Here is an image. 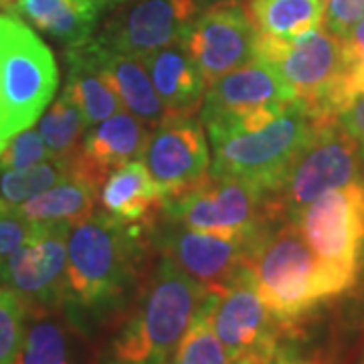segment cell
<instances>
[{
    "mask_svg": "<svg viewBox=\"0 0 364 364\" xmlns=\"http://www.w3.org/2000/svg\"><path fill=\"white\" fill-rule=\"evenodd\" d=\"M2 148H4V142H0V152H2Z\"/></svg>",
    "mask_w": 364,
    "mask_h": 364,
    "instance_id": "cell-40",
    "label": "cell"
},
{
    "mask_svg": "<svg viewBox=\"0 0 364 364\" xmlns=\"http://www.w3.org/2000/svg\"><path fill=\"white\" fill-rule=\"evenodd\" d=\"M142 63L168 117H188L203 105L207 81L181 43L158 49Z\"/></svg>",
    "mask_w": 364,
    "mask_h": 364,
    "instance_id": "cell-18",
    "label": "cell"
},
{
    "mask_svg": "<svg viewBox=\"0 0 364 364\" xmlns=\"http://www.w3.org/2000/svg\"><path fill=\"white\" fill-rule=\"evenodd\" d=\"M144 164L166 203L207 181L210 156L203 124L193 116L164 119L148 140Z\"/></svg>",
    "mask_w": 364,
    "mask_h": 364,
    "instance_id": "cell-13",
    "label": "cell"
},
{
    "mask_svg": "<svg viewBox=\"0 0 364 364\" xmlns=\"http://www.w3.org/2000/svg\"><path fill=\"white\" fill-rule=\"evenodd\" d=\"M358 154V146L338 119L322 122L312 142L273 193L272 203H267L269 215H286L294 221L320 196L356 181L360 168Z\"/></svg>",
    "mask_w": 364,
    "mask_h": 364,
    "instance_id": "cell-8",
    "label": "cell"
},
{
    "mask_svg": "<svg viewBox=\"0 0 364 364\" xmlns=\"http://www.w3.org/2000/svg\"><path fill=\"white\" fill-rule=\"evenodd\" d=\"M338 122L340 126L350 134L360 154H364V93L352 100L348 107L338 116Z\"/></svg>",
    "mask_w": 364,
    "mask_h": 364,
    "instance_id": "cell-34",
    "label": "cell"
},
{
    "mask_svg": "<svg viewBox=\"0 0 364 364\" xmlns=\"http://www.w3.org/2000/svg\"><path fill=\"white\" fill-rule=\"evenodd\" d=\"M93 41L97 45L107 77L122 100V105L138 117L144 126L158 128L166 119V112H164V105L152 85V79L148 75L142 59L112 49L100 39Z\"/></svg>",
    "mask_w": 364,
    "mask_h": 364,
    "instance_id": "cell-22",
    "label": "cell"
},
{
    "mask_svg": "<svg viewBox=\"0 0 364 364\" xmlns=\"http://www.w3.org/2000/svg\"><path fill=\"white\" fill-rule=\"evenodd\" d=\"M69 229L67 223H37L33 235L2 261L0 282L26 304L41 308L63 304Z\"/></svg>",
    "mask_w": 364,
    "mask_h": 364,
    "instance_id": "cell-11",
    "label": "cell"
},
{
    "mask_svg": "<svg viewBox=\"0 0 364 364\" xmlns=\"http://www.w3.org/2000/svg\"><path fill=\"white\" fill-rule=\"evenodd\" d=\"M363 16L364 0H326L322 28L338 39H346Z\"/></svg>",
    "mask_w": 364,
    "mask_h": 364,
    "instance_id": "cell-33",
    "label": "cell"
},
{
    "mask_svg": "<svg viewBox=\"0 0 364 364\" xmlns=\"http://www.w3.org/2000/svg\"><path fill=\"white\" fill-rule=\"evenodd\" d=\"M200 11L196 0H136L109 21L97 39L112 49L144 59L181 43Z\"/></svg>",
    "mask_w": 364,
    "mask_h": 364,
    "instance_id": "cell-14",
    "label": "cell"
},
{
    "mask_svg": "<svg viewBox=\"0 0 364 364\" xmlns=\"http://www.w3.org/2000/svg\"><path fill=\"white\" fill-rule=\"evenodd\" d=\"M219 291L221 287L208 289L207 298L198 306L174 352V364H229V354L213 324V310Z\"/></svg>",
    "mask_w": 364,
    "mask_h": 364,
    "instance_id": "cell-25",
    "label": "cell"
},
{
    "mask_svg": "<svg viewBox=\"0 0 364 364\" xmlns=\"http://www.w3.org/2000/svg\"><path fill=\"white\" fill-rule=\"evenodd\" d=\"M294 102L284 81L261 59H253L231 73L208 83L200 117L203 124L229 119L265 105H287Z\"/></svg>",
    "mask_w": 364,
    "mask_h": 364,
    "instance_id": "cell-16",
    "label": "cell"
},
{
    "mask_svg": "<svg viewBox=\"0 0 364 364\" xmlns=\"http://www.w3.org/2000/svg\"><path fill=\"white\" fill-rule=\"evenodd\" d=\"M263 193L235 176H215L166 203L172 223L193 231L253 241L272 217Z\"/></svg>",
    "mask_w": 364,
    "mask_h": 364,
    "instance_id": "cell-9",
    "label": "cell"
},
{
    "mask_svg": "<svg viewBox=\"0 0 364 364\" xmlns=\"http://www.w3.org/2000/svg\"><path fill=\"white\" fill-rule=\"evenodd\" d=\"M363 364H364V363H363Z\"/></svg>",
    "mask_w": 364,
    "mask_h": 364,
    "instance_id": "cell-42",
    "label": "cell"
},
{
    "mask_svg": "<svg viewBox=\"0 0 364 364\" xmlns=\"http://www.w3.org/2000/svg\"><path fill=\"white\" fill-rule=\"evenodd\" d=\"M208 287L164 257L136 312L117 332L102 364H166L176 352Z\"/></svg>",
    "mask_w": 364,
    "mask_h": 364,
    "instance_id": "cell-1",
    "label": "cell"
},
{
    "mask_svg": "<svg viewBox=\"0 0 364 364\" xmlns=\"http://www.w3.org/2000/svg\"><path fill=\"white\" fill-rule=\"evenodd\" d=\"M26 301L11 287H0V364H14L25 340Z\"/></svg>",
    "mask_w": 364,
    "mask_h": 364,
    "instance_id": "cell-29",
    "label": "cell"
},
{
    "mask_svg": "<svg viewBox=\"0 0 364 364\" xmlns=\"http://www.w3.org/2000/svg\"><path fill=\"white\" fill-rule=\"evenodd\" d=\"M100 186L90 178L71 172L49 191L23 203L18 210L33 223H75L87 219L95 210Z\"/></svg>",
    "mask_w": 364,
    "mask_h": 364,
    "instance_id": "cell-23",
    "label": "cell"
},
{
    "mask_svg": "<svg viewBox=\"0 0 364 364\" xmlns=\"http://www.w3.org/2000/svg\"><path fill=\"white\" fill-rule=\"evenodd\" d=\"M14 4H16V0H0V11L6 14H14Z\"/></svg>",
    "mask_w": 364,
    "mask_h": 364,
    "instance_id": "cell-37",
    "label": "cell"
},
{
    "mask_svg": "<svg viewBox=\"0 0 364 364\" xmlns=\"http://www.w3.org/2000/svg\"><path fill=\"white\" fill-rule=\"evenodd\" d=\"M65 91L79 105L87 124L95 126L117 114L124 105L107 77L95 41L90 39L67 49Z\"/></svg>",
    "mask_w": 364,
    "mask_h": 364,
    "instance_id": "cell-19",
    "label": "cell"
},
{
    "mask_svg": "<svg viewBox=\"0 0 364 364\" xmlns=\"http://www.w3.org/2000/svg\"><path fill=\"white\" fill-rule=\"evenodd\" d=\"M255 57L272 67L294 102L316 119H338L352 102L344 90L342 39L324 28L296 41L257 37Z\"/></svg>",
    "mask_w": 364,
    "mask_h": 364,
    "instance_id": "cell-5",
    "label": "cell"
},
{
    "mask_svg": "<svg viewBox=\"0 0 364 364\" xmlns=\"http://www.w3.org/2000/svg\"><path fill=\"white\" fill-rule=\"evenodd\" d=\"M148 140V126L130 112L119 109L114 116L91 126L83 136V144L71 160V172L102 186L112 170L144 158Z\"/></svg>",
    "mask_w": 364,
    "mask_h": 364,
    "instance_id": "cell-17",
    "label": "cell"
},
{
    "mask_svg": "<svg viewBox=\"0 0 364 364\" xmlns=\"http://www.w3.org/2000/svg\"><path fill=\"white\" fill-rule=\"evenodd\" d=\"M213 324L229 354V363L239 358L261 363L277 344L282 324L263 304L249 263L221 287L213 310Z\"/></svg>",
    "mask_w": 364,
    "mask_h": 364,
    "instance_id": "cell-10",
    "label": "cell"
},
{
    "mask_svg": "<svg viewBox=\"0 0 364 364\" xmlns=\"http://www.w3.org/2000/svg\"><path fill=\"white\" fill-rule=\"evenodd\" d=\"M257 28L241 4L203 9L188 26L182 45L208 83L255 59Z\"/></svg>",
    "mask_w": 364,
    "mask_h": 364,
    "instance_id": "cell-12",
    "label": "cell"
},
{
    "mask_svg": "<svg viewBox=\"0 0 364 364\" xmlns=\"http://www.w3.org/2000/svg\"><path fill=\"white\" fill-rule=\"evenodd\" d=\"M249 247L251 241L245 239L193 231L182 225L172 227L162 241L166 257L208 289L225 287L249 263Z\"/></svg>",
    "mask_w": 364,
    "mask_h": 364,
    "instance_id": "cell-15",
    "label": "cell"
},
{
    "mask_svg": "<svg viewBox=\"0 0 364 364\" xmlns=\"http://www.w3.org/2000/svg\"><path fill=\"white\" fill-rule=\"evenodd\" d=\"M259 364H314L308 356H304L299 352L298 346L289 344V342H279L273 346L272 352L261 360Z\"/></svg>",
    "mask_w": 364,
    "mask_h": 364,
    "instance_id": "cell-35",
    "label": "cell"
},
{
    "mask_svg": "<svg viewBox=\"0 0 364 364\" xmlns=\"http://www.w3.org/2000/svg\"><path fill=\"white\" fill-rule=\"evenodd\" d=\"M51 158V152L39 130L26 128L4 142V148L0 152V170L28 168Z\"/></svg>",
    "mask_w": 364,
    "mask_h": 364,
    "instance_id": "cell-30",
    "label": "cell"
},
{
    "mask_svg": "<svg viewBox=\"0 0 364 364\" xmlns=\"http://www.w3.org/2000/svg\"><path fill=\"white\" fill-rule=\"evenodd\" d=\"M200 4V9H208V6H219V4H241L243 0H196Z\"/></svg>",
    "mask_w": 364,
    "mask_h": 364,
    "instance_id": "cell-36",
    "label": "cell"
},
{
    "mask_svg": "<svg viewBox=\"0 0 364 364\" xmlns=\"http://www.w3.org/2000/svg\"><path fill=\"white\" fill-rule=\"evenodd\" d=\"M104 9L97 0H16L14 14L55 41L75 47L91 39Z\"/></svg>",
    "mask_w": 364,
    "mask_h": 364,
    "instance_id": "cell-21",
    "label": "cell"
},
{
    "mask_svg": "<svg viewBox=\"0 0 364 364\" xmlns=\"http://www.w3.org/2000/svg\"><path fill=\"white\" fill-rule=\"evenodd\" d=\"M35 227L37 223L28 221L18 207L0 203V265L33 235Z\"/></svg>",
    "mask_w": 364,
    "mask_h": 364,
    "instance_id": "cell-32",
    "label": "cell"
},
{
    "mask_svg": "<svg viewBox=\"0 0 364 364\" xmlns=\"http://www.w3.org/2000/svg\"><path fill=\"white\" fill-rule=\"evenodd\" d=\"M344 47V90L348 97L364 93V16L360 23L350 31L346 39H342Z\"/></svg>",
    "mask_w": 364,
    "mask_h": 364,
    "instance_id": "cell-31",
    "label": "cell"
},
{
    "mask_svg": "<svg viewBox=\"0 0 364 364\" xmlns=\"http://www.w3.org/2000/svg\"><path fill=\"white\" fill-rule=\"evenodd\" d=\"M57 85L49 47L14 14H0V142L31 128Z\"/></svg>",
    "mask_w": 364,
    "mask_h": 364,
    "instance_id": "cell-6",
    "label": "cell"
},
{
    "mask_svg": "<svg viewBox=\"0 0 364 364\" xmlns=\"http://www.w3.org/2000/svg\"><path fill=\"white\" fill-rule=\"evenodd\" d=\"M326 122V119H324ZM322 119L291 102L265 128L255 132H208L213 144L210 174L235 176L273 195L294 162L312 142Z\"/></svg>",
    "mask_w": 364,
    "mask_h": 364,
    "instance_id": "cell-4",
    "label": "cell"
},
{
    "mask_svg": "<svg viewBox=\"0 0 364 364\" xmlns=\"http://www.w3.org/2000/svg\"><path fill=\"white\" fill-rule=\"evenodd\" d=\"M14 364H73L67 332L53 320H37L25 332Z\"/></svg>",
    "mask_w": 364,
    "mask_h": 364,
    "instance_id": "cell-28",
    "label": "cell"
},
{
    "mask_svg": "<svg viewBox=\"0 0 364 364\" xmlns=\"http://www.w3.org/2000/svg\"><path fill=\"white\" fill-rule=\"evenodd\" d=\"M247 13L259 37L296 41L322 26V0H249Z\"/></svg>",
    "mask_w": 364,
    "mask_h": 364,
    "instance_id": "cell-24",
    "label": "cell"
},
{
    "mask_svg": "<svg viewBox=\"0 0 364 364\" xmlns=\"http://www.w3.org/2000/svg\"><path fill=\"white\" fill-rule=\"evenodd\" d=\"M249 265L263 304L282 326L314 312L344 291L308 247L298 225L263 227L249 247Z\"/></svg>",
    "mask_w": 364,
    "mask_h": 364,
    "instance_id": "cell-3",
    "label": "cell"
},
{
    "mask_svg": "<svg viewBox=\"0 0 364 364\" xmlns=\"http://www.w3.org/2000/svg\"><path fill=\"white\" fill-rule=\"evenodd\" d=\"M128 225L93 213L67 237L63 304L71 312L104 316L124 299L134 279V239Z\"/></svg>",
    "mask_w": 364,
    "mask_h": 364,
    "instance_id": "cell-2",
    "label": "cell"
},
{
    "mask_svg": "<svg viewBox=\"0 0 364 364\" xmlns=\"http://www.w3.org/2000/svg\"><path fill=\"white\" fill-rule=\"evenodd\" d=\"M322 2H326V0H322Z\"/></svg>",
    "mask_w": 364,
    "mask_h": 364,
    "instance_id": "cell-41",
    "label": "cell"
},
{
    "mask_svg": "<svg viewBox=\"0 0 364 364\" xmlns=\"http://www.w3.org/2000/svg\"><path fill=\"white\" fill-rule=\"evenodd\" d=\"M71 174V160H45L35 166L18 170H2L0 174V203L21 207L33 196L49 191L57 182Z\"/></svg>",
    "mask_w": 364,
    "mask_h": 364,
    "instance_id": "cell-27",
    "label": "cell"
},
{
    "mask_svg": "<svg viewBox=\"0 0 364 364\" xmlns=\"http://www.w3.org/2000/svg\"><path fill=\"white\" fill-rule=\"evenodd\" d=\"M97 2H102L104 6H109V4H116V2H119V0H97Z\"/></svg>",
    "mask_w": 364,
    "mask_h": 364,
    "instance_id": "cell-39",
    "label": "cell"
},
{
    "mask_svg": "<svg viewBox=\"0 0 364 364\" xmlns=\"http://www.w3.org/2000/svg\"><path fill=\"white\" fill-rule=\"evenodd\" d=\"M90 128L87 119L71 95L63 93L53 102L49 112L39 124V134L47 144L49 152L57 160H73L81 148V138Z\"/></svg>",
    "mask_w": 364,
    "mask_h": 364,
    "instance_id": "cell-26",
    "label": "cell"
},
{
    "mask_svg": "<svg viewBox=\"0 0 364 364\" xmlns=\"http://www.w3.org/2000/svg\"><path fill=\"white\" fill-rule=\"evenodd\" d=\"M105 213L124 225H146L166 205L158 184L142 160L112 170L102 186Z\"/></svg>",
    "mask_w": 364,
    "mask_h": 364,
    "instance_id": "cell-20",
    "label": "cell"
},
{
    "mask_svg": "<svg viewBox=\"0 0 364 364\" xmlns=\"http://www.w3.org/2000/svg\"><path fill=\"white\" fill-rule=\"evenodd\" d=\"M330 277L346 294L358 279L364 253V184L334 188L294 219Z\"/></svg>",
    "mask_w": 364,
    "mask_h": 364,
    "instance_id": "cell-7",
    "label": "cell"
},
{
    "mask_svg": "<svg viewBox=\"0 0 364 364\" xmlns=\"http://www.w3.org/2000/svg\"><path fill=\"white\" fill-rule=\"evenodd\" d=\"M229 364H259L255 358H239V360H233V363Z\"/></svg>",
    "mask_w": 364,
    "mask_h": 364,
    "instance_id": "cell-38",
    "label": "cell"
}]
</instances>
